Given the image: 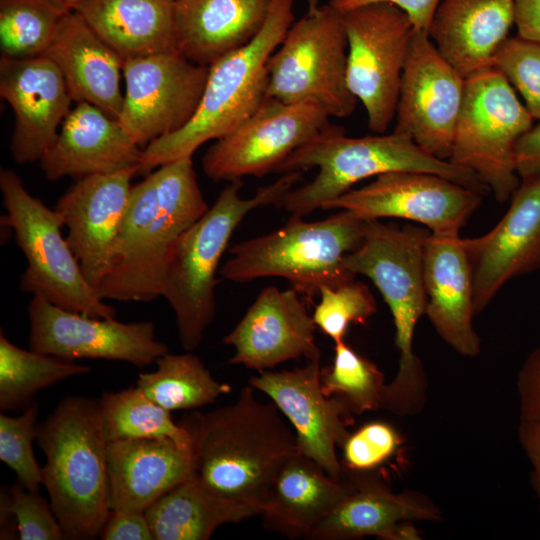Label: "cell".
Masks as SVG:
<instances>
[{
	"instance_id": "1",
	"label": "cell",
	"mask_w": 540,
	"mask_h": 540,
	"mask_svg": "<svg viewBox=\"0 0 540 540\" xmlns=\"http://www.w3.org/2000/svg\"><path fill=\"white\" fill-rule=\"evenodd\" d=\"M254 391L248 385L233 403L187 414L181 424L192 439L199 480L216 495L261 514L278 471L298 449L277 406L259 401Z\"/></svg>"
},
{
	"instance_id": "2",
	"label": "cell",
	"mask_w": 540,
	"mask_h": 540,
	"mask_svg": "<svg viewBox=\"0 0 540 540\" xmlns=\"http://www.w3.org/2000/svg\"><path fill=\"white\" fill-rule=\"evenodd\" d=\"M208 209L192 158L166 163L147 174L132 186L111 265L97 295L134 302L161 296L174 246Z\"/></svg>"
},
{
	"instance_id": "3",
	"label": "cell",
	"mask_w": 540,
	"mask_h": 540,
	"mask_svg": "<svg viewBox=\"0 0 540 540\" xmlns=\"http://www.w3.org/2000/svg\"><path fill=\"white\" fill-rule=\"evenodd\" d=\"M313 168L318 169L316 176L288 191L278 207L304 217L353 189L356 183L394 171L432 173L483 195L489 191L473 171L427 153L410 136L394 131L349 137L342 127L332 125L296 149L275 173Z\"/></svg>"
},
{
	"instance_id": "4",
	"label": "cell",
	"mask_w": 540,
	"mask_h": 540,
	"mask_svg": "<svg viewBox=\"0 0 540 540\" xmlns=\"http://www.w3.org/2000/svg\"><path fill=\"white\" fill-rule=\"evenodd\" d=\"M43 483L66 538L94 539L109 513L107 447L98 401L69 396L36 427Z\"/></svg>"
},
{
	"instance_id": "5",
	"label": "cell",
	"mask_w": 540,
	"mask_h": 540,
	"mask_svg": "<svg viewBox=\"0 0 540 540\" xmlns=\"http://www.w3.org/2000/svg\"><path fill=\"white\" fill-rule=\"evenodd\" d=\"M301 171L287 172L249 198L240 194L242 179L229 182L214 204L179 238L171 253L161 296L176 317L180 344L199 346L216 312V274L229 241L253 210L275 205L302 181Z\"/></svg>"
},
{
	"instance_id": "6",
	"label": "cell",
	"mask_w": 540,
	"mask_h": 540,
	"mask_svg": "<svg viewBox=\"0 0 540 540\" xmlns=\"http://www.w3.org/2000/svg\"><path fill=\"white\" fill-rule=\"evenodd\" d=\"M294 0H272L266 23L247 45L209 66L205 89L192 119L179 131L150 142L142 150L138 174L169 162L192 158L204 143L230 133L267 97V65L294 22Z\"/></svg>"
},
{
	"instance_id": "7",
	"label": "cell",
	"mask_w": 540,
	"mask_h": 540,
	"mask_svg": "<svg viewBox=\"0 0 540 540\" xmlns=\"http://www.w3.org/2000/svg\"><path fill=\"white\" fill-rule=\"evenodd\" d=\"M429 233L411 225L399 227L368 220L361 243L344 258L349 272L366 276L374 283L391 312L399 364L386 392L393 403L402 407L417 406L426 400L427 380L412 344L427 304L424 246Z\"/></svg>"
},
{
	"instance_id": "8",
	"label": "cell",
	"mask_w": 540,
	"mask_h": 540,
	"mask_svg": "<svg viewBox=\"0 0 540 540\" xmlns=\"http://www.w3.org/2000/svg\"><path fill=\"white\" fill-rule=\"evenodd\" d=\"M364 224L345 210L315 221L291 215L282 227L234 245L218 274L240 283L280 277L301 295L312 298L322 287H337L355 279L344 267V258L361 243Z\"/></svg>"
},
{
	"instance_id": "9",
	"label": "cell",
	"mask_w": 540,
	"mask_h": 540,
	"mask_svg": "<svg viewBox=\"0 0 540 540\" xmlns=\"http://www.w3.org/2000/svg\"><path fill=\"white\" fill-rule=\"evenodd\" d=\"M0 190L7 211L2 223L13 229L27 261L19 289L89 317L114 318L115 308L106 304L88 283L62 236V216L32 196L12 170L1 169Z\"/></svg>"
},
{
	"instance_id": "10",
	"label": "cell",
	"mask_w": 540,
	"mask_h": 540,
	"mask_svg": "<svg viewBox=\"0 0 540 540\" xmlns=\"http://www.w3.org/2000/svg\"><path fill=\"white\" fill-rule=\"evenodd\" d=\"M267 65V97L285 103L313 102L329 117L344 118L357 99L347 85V36L342 13L308 0Z\"/></svg>"
},
{
	"instance_id": "11",
	"label": "cell",
	"mask_w": 540,
	"mask_h": 540,
	"mask_svg": "<svg viewBox=\"0 0 540 540\" xmlns=\"http://www.w3.org/2000/svg\"><path fill=\"white\" fill-rule=\"evenodd\" d=\"M534 119L505 76L491 66L465 78L449 161L473 171L498 202L520 183L515 147Z\"/></svg>"
},
{
	"instance_id": "12",
	"label": "cell",
	"mask_w": 540,
	"mask_h": 540,
	"mask_svg": "<svg viewBox=\"0 0 540 540\" xmlns=\"http://www.w3.org/2000/svg\"><path fill=\"white\" fill-rule=\"evenodd\" d=\"M342 19L348 88L364 106L368 128L384 134L395 118L412 23L401 9L385 2L348 10Z\"/></svg>"
},
{
	"instance_id": "13",
	"label": "cell",
	"mask_w": 540,
	"mask_h": 540,
	"mask_svg": "<svg viewBox=\"0 0 540 540\" xmlns=\"http://www.w3.org/2000/svg\"><path fill=\"white\" fill-rule=\"evenodd\" d=\"M331 126L316 103L266 97L238 127L215 140L202 158V169L215 182L275 173L296 149Z\"/></svg>"
},
{
	"instance_id": "14",
	"label": "cell",
	"mask_w": 540,
	"mask_h": 540,
	"mask_svg": "<svg viewBox=\"0 0 540 540\" xmlns=\"http://www.w3.org/2000/svg\"><path fill=\"white\" fill-rule=\"evenodd\" d=\"M208 70L179 50L125 60L118 120L140 147L179 131L197 111Z\"/></svg>"
},
{
	"instance_id": "15",
	"label": "cell",
	"mask_w": 540,
	"mask_h": 540,
	"mask_svg": "<svg viewBox=\"0 0 540 540\" xmlns=\"http://www.w3.org/2000/svg\"><path fill=\"white\" fill-rule=\"evenodd\" d=\"M482 193L445 177L394 171L351 189L322 209L348 211L364 221L398 218L424 225L432 234L459 233L482 201Z\"/></svg>"
},
{
	"instance_id": "16",
	"label": "cell",
	"mask_w": 540,
	"mask_h": 540,
	"mask_svg": "<svg viewBox=\"0 0 540 540\" xmlns=\"http://www.w3.org/2000/svg\"><path fill=\"white\" fill-rule=\"evenodd\" d=\"M465 79L426 32L413 29L402 72L394 132L441 159L451 155Z\"/></svg>"
},
{
	"instance_id": "17",
	"label": "cell",
	"mask_w": 540,
	"mask_h": 540,
	"mask_svg": "<svg viewBox=\"0 0 540 540\" xmlns=\"http://www.w3.org/2000/svg\"><path fill=\"white\" fill-rule=\"evenodd\" d=\"M29 344L33 351L75 360L81 358L124 361L138 367L155 363L168 353L157 340L150 321L122 323L94 318L59 307L41 295L28 305Z\"/></svg>"
},
{
	"instance_id": "18",
	"label": "cell",
	"mask_w": 540,
	"mask_h": 540,
	"mask_svg": "<svg viewBox=\"0 0 540 540\" xmlns=\"http://www.w3.org/2000/svg\"><path fill=\"white\" fill-rule=\"evenodd\" d=\"M320 372V359L307 360L305 366L293 370L259 372L249 379V385L266 394L291 423L298 452L340 480L343 465L336 448L350 434L347 427L353 414L323 392Z\"/></svg>"
},
{
	"instance_id": "19",
	"label": "cell",
	"mask_w": 540,
	"mask_h": 540,
	"mask_svg": "<svg viewBox=\"0 0 540 540\" xmlns=\"http://www.w3.org/2000/svg\"><path fill=\"white\" fill-rule=\"evenodd\" d=\"M462 243L478 315L508 281L540 269V174L521 177L500 221L482 236L462 238Z\"/></svg>"
},
{
	"instance_id": "20",
	"label": "cell",
	"mask_w": 540,
	"mask_h": 540,
	"mask_svg": "<svg viewBox=\"0 0 540 540\" xmlns=\"http://www.w3.org/2000/svg\"><path fill=\"white\" fill-rule=\"evenodd\" d=\"M136 174L138 166H131L79 178L54 208L68 228L66 240L95 291L111 265Z\"/></svg>"
},
{
	"instance_id": "21",
	"label": "cell",
	"mask_w": 540,
	"mask_h": 540,
	"mask_svg": "<svg viewBox=\"0 0 540 540\" xmlns=\"http://www.w3.org/2000/svg\"><path fill=\"white\" fill-rule=\"evenodd\" d=\"M0 95L15 115L10 141L14 161H40L55 141L73 101L60 69L46 55L1 57Z\"/></svg>"
},
{
	"instance_id": "22",
	"label": "cell",
	"mask_w": 540,
	"mask_h": 540,
	"mask_svg": "<svg viewBox=\"0 0 540 540\" xmlns=\"http://www.w3.org/2000/svg\"><path fill=\"white\" fill-rule=\"evenodd\" d=\"M351 489L312 530L310 540H353L375 536L384 540L421 539L417 521H440L442 512L415 491L393 492L372 471L343 468Z\"/></svg>"
},
{
	"instance_id": "23",
	"label": "cell",
	"mask_w": 540,
	"mask_h": 540,
	"mask_svg": "<svg viewBox=\"0 0 540 540\" xmlns=\"http://www.w3.org/2000/svg\"><path fill=\"white\" fill-rule=\"evenodd\" d=\"M316 328L297 290L268 286L222 342L234 348L230 364L262 372L300 357L320 359Z\"/></svg>"
},
{
	"instance_id": "24",
	"label": "cell",
	"mask_w": 540,
	"mask_h": 540,
	"mask_svg": "<svg viewBox=\"0 0 540 540\" xmlns=\"http://www.w3.org/2000/svg\"><path fill=\"white\" fill-rule=\"evenodd\" d=\"M142 150L118 118L82 101L70 109L39 162L49 181L79 179L138 166Z\"/></svg>"
},
{
	"instance_id": "25",
	"label": "cell",
	"mask_w": 540,
	"mask_h": 540,
	"mask_svg": "<svg viewBox=\"0 0 540 540\" xmlns=\"http://www.w3.org/2000/svg\"><path fill=\"white\" fill-rule=\"evenodd\" d=\"M425 315L438 335L465 357L481 351L474 330L473 275L459 233H429L424 246Z\"/></svg>"
},
{
	"instance_id": "26",
	"label": "cell",
	"mask_w": 540,
	"mask_h": 540,
	"mask_svg": "<svg viewBox=\"0 0 540 540\" xmlns=\"http://www.w3.org/2000/svg\"><path fill=\"white\" fill-rule=\"evenodd\" d=\"M193 471V454L171 441L123 439L109 442L110 511L145 512Z\"/></svg>"
},
{
	"instance_id": "27",
	"label": "cell",
	"mask_w": 540,
	"mask_h": 540,
	"mask_svg": "<svg viewBox=\"0 0 540 540\" xmlns=\"http://www.w3.org/2000/svg\"><path fill=\"white\" fill-rule=\"evenodd\" d=\"M513 24V0H441L428 36L465 79L493 66L495 52Z\"/></svg>"
},
{
	"instance_id": "28",
	"label": "cell",
	"mask_w": 540,
	"mask_h": 540,
	"mask_svg": "<svg viewBox=\"0 0 540 540\" xmlns=\"http://www.w3.org/2000/svg\"><path fill=\"white\" fill-rule=\"evenodd\" d=\"M60 69L73 101L88 102L118 118L124 60L76 11L66 13L45 52Z\"/></svg>"
},
{
	"instance_id": "29",
	"label": "cell",
	"mask_w": 540,
	"mask_h": 540,
	"mask_svg": "<svg viewBox=\"0 0 540 540\" xmlns=\"http://www.w3.org/2000/svg\"><path fill=\"white\" fill-rule=\"evenodd\" d=\"M272 0H175L178 50L210 66L249 44L266 23Z\"/></svg>"
},
{
	"instance_id": "30",
	"label": "cell",
	"mask_w": 540,
	"mask_h": 540,
	"mask_svg": "<svg viewBox=\"0 0 540 540\" xmlns=\"http://www.w3.org/2000/svg\"><path fill=\"white\" fill-rule=\"evenodd\" d=\"M350 489L344 473L334 479L316 461L296 452L278 471L260 515L267 529L307 539Z\"/></svg>"
},
{
	"instance_id": "31",
	"label": "cell",
	"mask_w": 540,
	"mask_h": 540,
	"mask_svg": "<svg viewBox=\"0 0 540 540\" xmlns=\"http://www.w3.org/2000/svg\"><path fill=\"white\" fill-rule=\"evenodd\" d=\"M76 12L124 61L178 50L175 0H87Z\"/></svg>"
},
{
	"instance_id": "32",
	"label": "cell",
	"mask_w": 540,
	"mask_h": 540,
	"mask_svg": "<svg viewBox=\"0 0 540 540\" xmlns=\"http://www.w3.org/2000/svg\"><path fill=\"white\" fill-rule=\"evenodd\" d=\"M144 513L154 540H207L223 524L260 515L254 506L216 495L194 471Z\"/></svg>"
},
{
	"instance_id": "33",
	"label": "cell",
	"mask_w": 540,
	"mask_h": 540,
	"mask_svg": "<svg viewBox=\"0 0 540 540\" xmlns=\"http://www.w3.org/2000/svg\"><path fill=\"white\" fill-rule=\"evenodd\" d=\"M155 371L140 373L137 386L152 401L168 411L192 410L213 403L231 391L216 381L196 355L169 352L159 357Z\"/></svg>"
},
{
	"instance_id": "34",
	"label": "cell",
	"mask_w": 540,
	"mask_h": 540,
	"mask_svg": "<svg viewBox=\"0 0 540 540\" xmlns=\"http://www.w3.org/2000/svg\"><path fill=\"white\" fill-rule=\"evenodd\" d=\"M98 403L108 443L123 439H158L171 441L192 453V439L186 427L175 423L171 412L148 398L137 385L103 393Z\"/></svg>"
},
{
	"instance_id": "35",
	"label": "cell",
	"mask_w": 540,
	"mask_h": 540,
	"mask_svg": "<svg viewBox=\"0 0 540 540\" xmlns=\"http://www.w3.org/2000/svg\"><path fill=\"white\" fill-rule=\"evenodd\" d=\"M90 370L73 360L19 348L1 332L0 408H26L41 389Z\"/></svg>"
},
{
	"instance_id": "36",
	"label": "cell",
	"mask_w": 540,
	"mask_h": 540,
	"mask_svg": "<svg viewBox=\"0 0 540 540\" xmlns=\"http://www.w3.org/2000/svg\"><path fill=\"white\" fill-rule=\"evenodd\" d=\"M320 382L323 392L339 400L352 414L381 409L384 374L345 340L334 343L333 361L321 368Z\"/></svg>"
},
{
	"instance_id": "37",
	"label": "cell",
	"mask_w": 540,
	"mask_h": 540,
	"mask_svg": "<svg viewBox=\"0 0 540 540\" xmlns=\"http://www.w3.org/2000/svg\"><path fill=\"white\" fill-rule=\"evenodd\" d=\"M65 14L47 0H0L1 57L44 55Z\"/></svg>"
},
{
	"instance_id": "38",
	"label": "cell",
	"mask_w": 540,
	"mask_h": 540,
	"mask_svg": "<svg viewBox=\"0 0 540 540\" xmlns=\"http://www.w3.org/2000/svg\"><path fill=\"white\" fill-rule=\"evenodd\" d=\"M312 314L316 327L334 343L345 340L351 324H365L377 311L370 289L355 279L337 287H322Z\"/></svg>"
},
{
	"instance_id": "39",
	"label": "cell",
	"mask_w": 540,
	"mask_h": 540,
	"mask_svg": "<svg viewBox=\"0 0 540 540\" xmlns=\"http://www.w3.org/2000/svg\"><path fill=\"white\" fill-rule=\"evenodd\" d=\"M38 405L32 402L17 417L0 415V460L15 473L20 485L29 491H39L43 483V468L39 466L32 442L36 439Z\"/></svg>"
},
{
	"instance_id": "40",
	"label": "cell",
	"mask_w": 540,
	"mask_h": 540,
	"mask_svg": "<svg viewBox=\"0 0 540 540\" xmlns=\"http://www.w3.org/2000/svg\"><path fill=\"white\" fill-rule=\"evenodd\" d=\"M495 66L516 89L534 120H540V41L507 37L495 52Z\"/></svg>"
},
{
	"instance_id": "41",
	"label": "cell",
	"mask_w": 540,
	"mask_h": 540,
	"mask_svg": "<svg viewBox=\"0 0 540 540\" xmlns=\"http://www.w3.org/2000/svg\"><path fill=\"white\" fill-rule=\"evenodd\" d=\"M1 538L6 532L10 517L16 521L18 538L21 540H59L66 538L52 509L41 497L22 485L12 486L1 494Z\"/></svg>"
},
{
	"instance_id": "42",
	"label": "cell",
	"mask_w": 540,
	"mask_h": 540,
	"mask_svg": "<svg viewBox=\"0 0 540 540\" xmlns=\"http://www.w3.org/2000/svg\"><path fill=\"white\" fill-rule=\"evenodd\" d=\"M402 439L386 422L373 421L350 433L342 445L343 468L354 472L373 471L391 458Z\"/></svg>"
},
{
	"instance_id": "43",
	"label": "cell",
	"mask_w": 540,
	"mask_h": 540,
	"mask_svg": "<svg viewBox=\"0 0 540 540\" xmlns=\"http://www.w3.org/2000/svg\"><path fill=\"white\" fill-rule=\"evenodd\" d=\"M520 423L540 428V346L523 363L517 378Z\"/></svg>"
},
{
	"instance_id": "44",
	"label": "cell",
	"mask_w": 540,
	"mask_h": 540,
	"mask_svg": "<svg viewBox=\"0 0 540 540\" xmlns=\"http://www.w3.org/2000/svg\"><path fill=\"white\" fill-rule=\"evenodd\" d=\"M390 3L401 9L410 19L413 29L428 34L434 13L441 0H330L340 13L371 3Z\"/></svg>"
},
{
	"instance_id": "45",
	"label": "cell",
	"mask_w": 540,
	"mask_h": 540,
	"mask_svg": "<svg viewBox=\"0 0 540 540\" xmlns=\"http://www.w3.org/2000/svg\"><path fill=\"white\" fill-rule=\"evenodd\" d=\"M99 537L104 540H153L144 512L110 511Z\"/></svg>"
},
{
	"instance_id": "46",
	"label": "cell",
	"mask_w": 540,
	"mask_h": 540,
	"mask_svg": "<svg viewBox=\"0 0 540 540\" xmlns=\"http://www.w3.org/2000/svg\"><path fill=\"white\" fill-rule=\"evenodd\" d=\"M515 163L520 178L540 174V120L518 140Z\"/></svg>"
},
{
	"instance_id": "47",
	"label": "cell",
	"mask_w": 540,
	"mask_h": 540,
	"mask_svg": "<svg viewBox=\"0 0 540 540\" xmlns=\"http://www.w3.org/2000/svg\"><path fill=\"white\" fill-rule=\"evenodd\" d=\"M517 35L540 41V0H513Z\"/></svg>"
},
{
	"instance_id": "48",
	"label": "cell",
	"mask_w": 540,
	"mask_h": 540,
	"mask_svg": "<svg viewBox=\"0 0 540 540\" xmlns=\"http://www.w3.org/2000/svg\"><path fill=\"white\" fill-rule=\"evenodd\" d=\"M519 440L532 465L531 483L540 500V428L519 425Z\"/></svg>"
},
{
	"instance_id": "49",
	"label": "cell",
	"mask_w": 540,
	"mask_h": 540,
	"mask_svg": "<svg viewBox=\"0 0 540 540\" xmlns=\"http://www.w3.org/2000/svg\"><path fill=\"white\" fill-rule=\"evenodd\" d=\"M62 13L78 11L87 0H47Z\"/></svg>"
}]
</instances>
